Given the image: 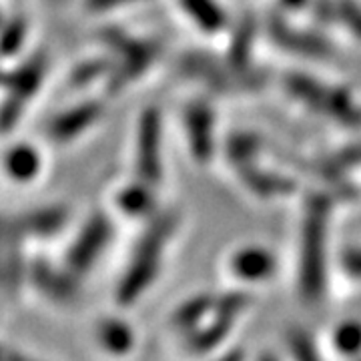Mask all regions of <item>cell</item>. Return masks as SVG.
Masks as SVG:
<instances>
[{"instance_id": "obj_18", "label": "cell", "mask_w": 361, "mask_h": 361, "mask_svg": "<svg viewBox=\"0 0 361 361\" xmlns=\"http://www.w3.org/2000/svg\"><path fill=\"white\" fill-rule=\"evenodd\" d=\"M183 8L191 14L195 23L203 28H219L223 25V13L219 6L213 4V0H180Z\"/></svg>"}, {"instance_id": "obj_1", "label": "cell", "mask_w": 361, "mask_h": 361, "mask_svg": "<svg viewBox=\"0 0 361 361\" xmlns=\"http://www.w3.org/2000/svg\"><path fill=\"white\" fill-rule=\"evenodd\" d=\"M175 227H177L175 219L165 215V217H159L155 225H151L142 233L139 245L135 247L130 261L125 267V273L116 285V301L121 305H130L137 299H141L142 293L149 289V285L155 281L161 269L163 251Z\"/></svg>"}, {"instance_id": "obj_12", "label": "cell", "mask_w": 361, "mask_h": 361, "mask_svg": "<svg viewBox=\"0 0 361 361\" xmlns=\"http://www.w3.org/2000/svg\"><path fill=\"white\" fill-rule=\"evenodd\" d=\"M187 127H189V142L191 151L197 159H207L213 145H211V127H213V116L205 104L197 103L189 106L187 111Z\"/></svg>"}, {"instance_id": "obj_3", "label": "cell", "mask_w": 361, "mask_h": 361, "mask_svg": "<svg viewBox=\"0 0 361 361\" xmlns=\"http://www.w3.org/2000/svg\"><path fill=\"white\" fill-rule=\"evenodd\" d=\"M26 237L16 215L0 213V293L16 297L26 287L28 259L25 245Z\"/></svg>"}, {"instance_id": "obj_25", "label": "cell", "mask_w": 361, "mask_h": 361, "mask_svg": "<svg viewBox=\"0 0 361 361\" xmlns=\"http://www.w3.org/2000/svg\"><path fill=\"white\" fill-rule=\"evenodd\" d=\"M337 18H341L343 23H348L353 28V35L361 37V11L351 4V2H345L337 8Z\"/></svg>"}, {"instance_id": "obj_11", "label": "cell", "mask_w": 361, "mask_h": 361, "mask_svg": "<svg viewBox=\"0 0 361 361\" xmlns=\"http://www.w3.org/2000/svg\"><path fill=\"white\" fill-rule=\"evenodd\" d=\"M94 336H97L99 345L111 355H125L135 343L133 329L123 319H116V317H104L97 323Z\"/></svg>"}, {"instance_id": "obj_28", "label": "cell", "mask_w": 361, "mask_h": 361, "mask_svg": "<svg viewBox=\"0 0 361 361\" xmlns=\"http://www.w3.org/2000/svg\"><path fill=\"white\" fill-rule=\"evenodd\" d=\"M215 361H241V351H233V353H227V355H223L219 360Z\"/></svg>"}, {"instance_id": "obj_24", "label": "cell", "mask_w": 361, "mask_h": 361, "mask_svg": "<svg viewBox=\"0 0 361 361\" xmlns=\"http://www.w3.org/2000/svg\"><path fill=\"white\" fill-rule=\"evenodd\" d=\"M341 267L349 277L361 281V247H348L341 251Z\"/></svg>"}, {"instance_id": "obj_5", "label": "cell", "mask_w": 361, "mask_h": 361, "mask_svg": "<svg viewBox=\"0 0 361 361\" xmlns=\"http://www.w3.org/2000/svg\"><path fill=\"white\" fill-rule=\"evenodd\" d=\"M77 275L66 269V265H56L47 257L28 259L26 287H32L39 295L52 303H73L78 297L80 285Z\"/></svg>"}, {"instance_id": "obj_22", "label": "cell", "mask_w": 361, "mask_h": 361, "mask_svg": "<svg viewBox=\"0 0 361 361\" xmlns=\"http://www.w3.org/2000/svg\"><path fill=\"white\" fill-rule=\"evenodd\" d=\"M103 61H87V63H80L78 66H75L71 71V77H68V82L73 87H87L89 82H92V78H97L99 75L104 73Z\"/></svg>"}, {"instance_id": "obj_33", "label": "cell", "mask_w": 361, "mask_h": 361, "mask_svg": "<svg viewBox=\"0 0 361 361\" xmlns=\"http://www.w3.org/2000/svg\"><path fill=\"white\" fill-rule=\"evenodd\" d=\"M360 361H361V360H360Z\"/></svg>"}, {"instance_id": "obj_10", "label": "cell", "mask_w": 361, "mask_h": 361, "mask_svg": "<svg viewBox=\"0 0 361 361\" xmlns=\"http://www.w3.org/2000/svg\"><path fill=\"white\" fill-rule=\"evenodd\" d=\"M277 261L263 247H243L229 261V269L235 277L243 281H265L275 273Z\"/></svg>"}, {"instance_id": "obj_29", "label": "cell", "mask_w": 361, "mask_h": 361, "mask_svg": "<svg viewBox=\"0 0 361 361\" xmlns=\"http://www.w3.org/2000/svg\"><path fill=\"white\" fill-rule=\"evenodd\" d=\"M303 4H305V0H283L285 8H299Z\"/></svg>"}, {"instance_id": "obj_13", "label": "cell", "mask_w": 361, "mask_h": 361, "mask_svg": "<svg viewBox=\"0 0 361 361\" xmlns=\"http://www.w3.org/2000/svg\"><path fill=\"white\" fill-rule=\"evenodd\" d=\"M44 71H47V63L42 59H28L25 65L8 73V80H6L8 92L28 103L42 85Z\"/></svg>"}, {"instance_id": "obj_21", "label": "cell", "mask_w": 361, "mask_h": 361, "mask_svg": "<svg viewBox=\"0 0 361 361\" xmlns=\"http://www.w3.org/2000/svg\"><path fill=\"white\" fill-rule=\"evenodd\" d=\"M249 295L241 293V291H235V293H227V295L215 299V315L223 317V319H229L235 322L243 311L249 307Z\"/></svg>"}, {"instance_id": "obj_17", "label": "cell", "mask_w": 361, "mask_h": 361, "mask_svg": "<svg viewBox=\"0 0 361 361\" xmlns=\"http://www.w3.org/2000/svg\"><path fill=\"white\" fill-rule=\"evenodd\" d=\"M28 39V23L25 16H14L0 26V56L11 59L20 51Z\"/></svg>"}, {"instance_id": "obj_30", "label": "cell", "mask_w": 361, "mask_h": 361, "mask_svg": "<svg viewBox=\"0 0 361 361\" xmlns=\"http://www.w3.org/2000/svg\"><path fill=\"white\" fill-rule=\"evenodd\" d=\"M0 361H8V348L0 345Z\"/></svg>"}, {"instance_id": "obj_16", "label": "cell", "mask_w": 361, "mask_h": 361, "mask_svg": "<svg viewBox=\"0 0 361 361\" xmlns=\"http://www.w3.org/2000/svg\"><path fill=\"white\" fill-rule=\"evenodd\" d=\"M233 322L229 319H223L215 315V322H211L209 325L203 327H197L193 329V334L189 337L187 345L195 353H207V351H213V349L221 345V341L227 337L229 329H231Z\"/></svg>"}, {"instance_id": "obj_2", "label": "cell", "mask_w": 361, "mask_h": 361, "mask_svg": "<svg viewBox=\"0 0 361 361\" xmlns=\"http://www.w3.org/2000/svg\"><path fill=\"white\" fill-rule=\"evenodd\" d=\"M325 223L327 205L322 199H313L303 219L299 257V293L307 303H317L325 293Z\"/></svg>"}, {"instance_id": "obj_7", "label": "cell", "mask_w": 361, "mask_h": 361, "mask_svg": "<svg viewBox=\"0 0 361 361\" xmlns=\"http://www.w3.org/2000/svg\"><path fill=\"white\" fill-rule=\"evenodd\" d=\"M135 167L139 173V180L155 187L163 177L161 165V118L155 109L145 111L139 121L137 133V153Z\"/></svg>"}, {"instance_id": "obj_8", "label": "cell", "mask_w": 361, "mask_h": 361, "mask_svg": "<svg viewBox=\"0 0 361 361\" xmlns=\"http://www.w3.org/2000/svg\"><path fill=\"white\" fill-rule=\"evenodd\" d=\"M103 115V106L97 101H82L73 104L66 111H61L52 116L47 125V135L52 142L66 145L77 141L87 130H90Z\"/></svg>"}, {"instance_id": "obj_9", "label": "cell", "mask_w": 361, "mask_h": 361, "mask_svg": "<svg viewBox=\"0 0 361 361\" xmlns=\"http://www.w3.org/2000/svg\"><path fill=\"white\" fill-rule=\"evenodd\" d=\"M16 221L26 239H51L65 231L68 223V211L63 205L35 207L30 211L18 213Z\"/></svg>"}, {"instance_id": "obj_15", "label": "cell", "mask_w": 361, "mask_h": 361, "mask_svg": "<svg viewBox=\"0 0 361 361\" xmlns=\"http://www.w3.org/2000/svg\"><path fill=\"white\" fill-rule=\"evenodd\" d=\"M213 310H215V297L195 295L187 299L179 310L173 313V325L183 331H193Z\"/></svg>"}, {"instance_id": "obj_6", "label": "cell", "mask_w": 361, "mask_h": 361, "mask_svg": "<svg viewBox=\"0 0 361 361\" xmlns=\"http://www.w3.org/2000/svg\"><path fill=\"white\" fill-rule=\"evenodd\" d=\"M47 159L39 145L16 141L6 145L0 153V175L16 187H30L42 177Z\"/></svg>"}, {"instance_id": "obj_4", "label": "cell", "mask_w": 361, "mask_h": 361, "mask_svg": "<svg viewBox=\"0 0 361 361\" xmlns=\"http://www.w3.org/2000/svg\"><path fill=\"white\" fill-rule=\"evenodd\" d=\"M111 235H113V225L109 217L103 213H92L80 225L75 239L66 247L63 257L66 269L73 271L78 279L87 275L103 255V251L111 241Z\"/></svg>"}, {"instance_id": "obj_23", "label": "cell", "mask_w": 361, "mask_h": 361, "mask_svg": "<svg viewBox=\"0 0 361 361\" xmlns=\"http://www.w3.org/2000/svg\"><path fill=\"white\" fill-rule=\"evenodd\" d=\"M275 39L279 40V42H287V44H293L297 42V35L293 30H289V28H285V26H279V28H275ZM301 52L303 54H310V56H319L322 52H325L323 49V42L322 40H311V39H303L301 42Z\"/></svg>"}, {"instance_id": "obj_19", "label": "cell", "mask_w": 361, "mask_h": 361, "mask_svg": "<svg viewBox=\"0 0 361 361\" xmlns=\"http://www.w3.org/2000/svg\"><path fill=\"white\" fill-rule=\"evenodd\" d=\"M334 343L339 353L355 355L361 351V323H341L334 334Z\"/></svg>"}, {"instance_id": "obj_31", "label": "cell", "mask_w": 361, "mask_h": 361, "mask_svg": "<svg viewBox=\"0 0 361 361\" xmlns=\"http://www.w3.org/2000/svg\"><path fill=\"white\" fill-rule=\"evenodd\" d=\"M259 361H277V357H275V355H271V353H265V355H261V357H259Z\"/></svg>"}, {"instance_id": "obj_26", "label": "cell", "mask_w": 361, "mask_h": 361, "mask_svg": "<svg viewBox=\"0 0 361 361\" xmlns=\"http://www.w3.org/2000/svg\"><path fill=\"white\" fill-rule=\"evenodd\" d=\"M127 2H135V0H89V4L92 8H115V6H121V4H127Z\"/></svg>"}, {"instance_id": "obj_20", "label": "cell", "mask_w": 361, "mask_h": 361, "mask_svg": "<svg viewBox=\"0 0 361 361\" xmlns=\"http://www.w3.org/2000/svg\"><path fill=\"white\" fill-rule=\"evenodd\" d=\"M287 343H289V351H291L293 361H322V355L315 348L313 339L305 331L293 329L287 337Z\"/></svg>"}, {"instance_id": "obj_27", "label": "cell", "mask_w": 361, "mask_h": 361, "mask_svg": "<svg viewBox=\"0 0 361 361\" xmlns=\"http://www.w3.org/2000/svg\"><path fill=\"white\" fill-rule=\"evenodd\" d=\"M8 361H42L26 351H20V349H8Z\"/></svg>"}, {"instance_id": "obj_14", "label": "cell", "mask_w": 361, "mask_h": 361, "mask_svg": "<svg viewBox=\"0 0 361 361\" xmlns=\"http://www.w3.org/2000/svg\"><path fill=\"white\" fill-rule=\"evenodd\" d=\"M149 189H151V185H147L142 180L125 185L115 195V205L118 207V211H123L129 217H142V215L151 213L155 207V199L149 193Z\"/></svg>"}, {"instance_id": "obj_32", "label": "cell", "mask_w": 361, "mask_h": 361, "mask_svg": "<svg viewBox=\"0 0 361 361\" xmlns=\"http://www.w3.org/2000/svg\"><path fill=\"white\" fill-rule=\"evenodd\" d=\"M6 18H4V14H2V11H0V26H2V23H4Z\"/></svg>"}]
</instances>
